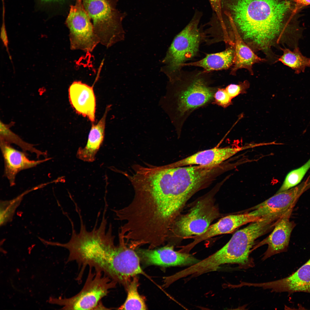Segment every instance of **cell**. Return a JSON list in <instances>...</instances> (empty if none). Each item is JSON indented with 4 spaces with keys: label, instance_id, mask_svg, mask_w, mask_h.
<instances>
[{
    "label": "cell",
    "instance_id": "obj_1",
    "mask_svg": "<svg viewBox=\"0 0 310 310\" xmlns=\"http://www.w3.org/2000/svg\"><path fill=\"white\" fill-rule=\"evenodd\" d=\"M222 17L228 27L237 33L255 53L268 57L273 47L290 46L301 27L294 0H222Z\"/></svg>",
    "mask_w": 310,
    "mask_h": 310
},
{
    "label": "cell",
    "instance_id": "obj_2",
    "mask_svg": "<svg viewBox=\"0 0 310 310\" xmlns=\"http://www.w3.org/2000/svg\"><path fill=\"white\" fill-rule=\"evenodd\" d=\"M114 238L110 235L92 241L71 256L70 261L78 266L76 280L79 282L87 267L100 271L122 284L137 274L140 267L138 255L123 240L116 245Z\"/></svg>",
    "mask_w": 310,
    "mask_h": 310
},
{
    "label": "cell",
    "instance_id": "obj_3",
    "mask_svg": "<svg viewBox=\"0 0 310 310\" xmlns=\"http://www.w3.org/2000/svg\"><path fill=\"white\" fill-rule=\"evenodd\" d=\"M206 72L182 71L178 78L169 82L166 94L160 101L179 135L194 111L214 100L218 88L212 85Z\"/></svg>",
    "mask_w": 310,
    "mask_h": 310
},
{
    "label": "cell",
    "instance_id": "obj_4",
    "mask_svg": "<svg viewBox=\"0 0 310 310\" xmlns=\"http://www.w3.org/2000/svg\"><path fill=\"white\" fill-rule=\"evenodd\" d=\"M211 177L210 170L199 165L149 166L144 175L146 183L162 193L179 214L187 201L210 181Z\"/></svg>",
    "mask_w": 310,
    "mask_h": 310
},
{
    "label": "cell",
    "instance_id": "obj_5",
    "mask_svg": "<svg viewBox=\"0 0 310 310\" xmlns=\"http://www.w3.org/2000/svg\"><path fill=\"white\" fill-rule=\"evenodd\" d=\"M277 219L274 215H268L236 232L224 246L208 257L210 265L215 269L226 264L250 266L249 255L255 240L273 229Z\"/></svg>",
    "mask_w": 310,
    "mask_h": 310
},
{
    "label": "cell",
    "instance_id": "obj_6",
    "mask_svg": "<svg viewBox=\"0 0 310 310\" xmlns=\"http://www.w3.org/2000/svg\"><path fill=\"white\" fill-rule=\"evenodd\" d=\"M202 13L195 11L190 22L174 38L162 62L161 71L167 76L169 82L177 79L186 62L197 54L203 33L199 24Z\"/></svg>",
    "mask_w": 310,
    "mask_h": 310
},
{
    "label": "cell",
    "instance_id": "obj_7",
    "mask_svg": "<svg viewBox=\"0 0 310 310\" xmlns=\"http://www.w3.org/2000/svg\"><path fill=\"white\" fill-rule=\"evenodd\" d=\"M118 0H82L100 43L108 48L124 39L122 21L126 16L116 8Z\"/></svg>",
    "mask_w": 310,
    "mask_h": 310
},
{
    "label": "cell",
    "instance_id": "obj_8",
    "mask_svg": "<svg viewBox=\"0 0 310 310\" xmlns=\"http://www.w3.org/2000/svg\"><path fill=\"white\" fill-rule=\"evenodd\" d=\"M220 215L213 198L207 195L198 200L187 214L178 216L170 228L168 237L180 239L200 235Z\"/></svg>",
    "mask_w": 310,
    "mask_h": 310
},
{
    "label": "cell",
    "instance_id": "obj_9",
    "mask_svg": "<svg viewBox=\"0 0 310 310\" xmlns=\"http://www.w3.org/2000/svg\"><path fill=\"white\" fill-rule=\"evenodd\" d=\"M82 289L75 295L68 298L52 299L51 303L63 306V310H93L115 287L116 282L100 271L89 268Z\"/></svg>",
    "mask_w": 310,
    "mask_h": 310
},
{
    "label": "cell",
    "instance_id": "obj_10",
    "mask_svg": "<svg viewBox=\"0 0 310 310\" xmlns=\"http://www.w3.org/2000/svg\"><path fill=\"white\" fill-rule=\"evenodd\" d=\"M91 21L82 0H76L75 4L71 5L65 22L69 30L71 50L91 52L100 43Z\"/></svg>",
    "mask_w": 310,
    "mask_h": 310
},
{
    "label": "cell",
    "instance_id": "obj_11",
    "mask_svg": "<svg viewBox=\"0 0 310 310\" xmlns=\"http://www.w3.org/2000/svg\"><path fill=\"white\" fill-rule=\"evenodd\" d=\"M310 188V175L301 184L287 190L276 193L264 202L251 208L250 214L263 217L272 214L282 216L293 208L299 197Z\"/></svg>",
    "mask_w": 310,
    "mask_h": 310
},
{
    "label": "cell",
    "instance_id": "obj_12",
    "mask_svg": "<svg viewBox=\"0 0 310 310\" xmlns=\"http://www.w3.org/2000/svg\"><path fill=\"white\" fill-rule=\"evenodd\" d=\"M293 209L288 210L278 219L270 235L254 248L268 245V248L264 254L262 260L287 250L291 233L296 225L294 221L290 220Z\"/></svg>",
    "mask_w": 310,
    "mask_h": 310
},
{
    "label": "cell",
    "instance_id": "obj_13",
    "mask_svg": "<svg viewBox=\"0 0 310 310\" xmlns=\"http://www.w3.org/2000/svg\"><path fill=\"white\" fill-rule=\"evenodd\" d=\"M137 252L147 265L163 267L190 266L200 260L188 253L175 251L172 246H166L155 249H140Z\"/></svg>",
    "mask_w": 310,
    "mask_h": 310
},
{
    "label": "cell",
    "instance_id": "obj_14",
    "mask_svg": "<svg viewBox=\"0 0 310 310\" xmlns=\"http://www.w3.org/2000/svg\"><path fill=\"white\" fill-rule=\"evenodd\" d=\"M0 146L4 162V175L11 186L15 184L16 176L20 172L35 167L51 159L47 158L36 160H30L26 152L15 149L10 144L1 139Z\"/></svg>",
    "mask_w": 310,
    "mask_h": 310
},
{
    "label": "cell",
    "instance_id": "obj_15",
    "mask_svg": "<svg viewBox=\"0 0 310 310\" xmlns=\"http://www.w3.org/2000/svg\"><path fill=\"white\" fill-rule=\"evenodd\" d=\"M256 287L271 289L272 291L310 293V258L296 272L286 277L268 282L255 283Z\"/></svg>",
    "mask_w": 310,
    "mask_h": 310
},
{
    "label": "cell",
    "instance_id": "obj_16",
    "mask_svg": "<svg viewBox=\"0 0 310 310\" xmlns=\"http://www.w3.org/2000/svg\"><path fill=\"white\" fill-rule=\"evenodd\" d=\"M250 148V145L237 148H214L198 152L168 165L172 167L191 165L215 167L239 151Z\"/></svg>",
    "mask_w": 310,
    "mask_h": 310
},
{
    "label": "cell",
    "instance_id": "obj_17",
    "mask_svg": "<svg viewBox=\"0 0 310 310\" xmlns=\"http://www.w3.org/2000/svg\"><path fill=\"white\" fill-rule=\"evenodd\" d=\"M69 102L78 114L95 121L96 100L93 87L80 81L73 82L68 89Z\"/></svg>",
    "mask_w": 310,
    "mask_h": 310
},
{
    "label": "cell",
    "instance_id": "obj_18",
    "mask_svg": "<svg viewBox=\"0 0 310 310\" xmlns=\"http://www.w3.org/2000/svg\"><path fill=\"white\" fill-rule=\"evenodd\" d=\"M263 218L255 217L249 212L227 216L210 226L203 234L193 237L194 241L187 246L191 249L202 241L217 235L230 233L241 226L248 223L260 220Z\"/></svg>",
    "mask_w": 310,
    "mask_h": 310
},
{
    "label": "cell",
    "instance_id": "obj_19",
    "mask_svg": "<svg viewBox=\"0 0 310 310\" xmlns=\"http://www.w3.org/2000/svg\"><path fill=\"white\" fill-rule=\"evenodd\" d=\"M231 40L235 52V61L231 74L235 75L238 70L245 69L253 75L254 73L253 66L255 64L267 61L256 54L236 32H232Z\"/></svg>",
    "mask_w": 310,
    "mask_h": 310
},
{
    "label": "cell",
    "instance_id": "obj_20",
    "mask_svg": "<svg viewBox=\"0 0 310 310\" xmlns=\"http://www.w3.org/2000/svg\"><path fill=\"white\" fill-rule=\"evenodd\" d=\"M110 107L108 106L101 119L95 124L92 125L87 144L84 148L80 147L76 156L84 162H92L96 159V156L104 140L106 116Z\"/></svg>",
    "mask_w": 310,
    "mask_h": 310
},
{
    "label": "cell",
    "instance_id": "obj_21",
    "mask_svg": "<svg viewBox=\"0 0 310 310\" xmlns=\"http://www.w3.org/2000/svg\"><path fill=\"white\" fill-rule=\"evenodd\" d=\"M235 52L233 46H229L221 52L208 54L204 58L193 62L186 63L183 67L191 66L201 67L207 72L227 69L233 65Z\"/></svg>",
    "mask_w": 310,
    "mask_h": 310
},
{
    "label": "cell",
    "instance_id": "obj_22",
    "mask_svg": "<svg viewBox=\"0 0 310 310\" xmlns=\"http://www.w3.org/2000/svg\"><path fill=\"white\" fill-rule=\"evenodd\" d=\"M283 54L278 57L277 62L280 61L284 65L291 68L296 74L305 72V69L310 67V58L304 56L298 46L292 51L285 47H281Z\"/></svg>",
    "mask_w": 310,
    "mask_h": 310
},
{
    "label": "cell",
    "instance_id": "obj_23",
    "mask_svg": "<svg viewBox=\"0 0 310 310\" xmlns=\"http://www.w3.org/2000/svg\"><path fill=\"white\" fill-rule=\"evenodd\" d=\"M13 124L14 123L12 122L9 124H6L0 121V139L10 144H13L17 145L23 151L26 152L28 151L34 153L38 158L41 156L47 158L46 152L38 150L34 147V145L24 141L10 129V128Z\"/></svg>",
    "mask_w": 310,
    "mask_h": 310
},
{
    "label": "cell",
    "instance_id": "obj_24",
    "mask_svg": "<svg viewBox=\"0 0 310 310\" xmlns=\"http://www.w3.org/2000/svg\"><path fill=\"white\" fill-rule=\"evenodd\" d=\"M138 286L137 278L133 277L129 283L127 295L124 303L118 309L146 310L147 307L144 299L138 291Z\"/></svg>",
    "mask_w": 310,
    "mask_h": 310
},
{
    "label": "cell",
    "instance_id": "obj_25",
    "mask_svg": "<svg viewBox=\"0 0 310 310\" xmlns=\"http://www.w3.org/2000/svg\"><path fill=\"white\" fill-rule=\"evenodd\" d=\"M310 168V158L303 166L291 171L286 176L280 189L276 193L282 192L298 185Z\"/></svg>",
    "mask_w": 310,
    "mask_h": 310
},
{
    "label": "cell",
    "instance_id": "obj_26",
    "mask_svg": "<svg viewBox=\"0 0 310 310\" xmlns=\"http://www.w3.org/2000/svg\"><path fill=\"white\" fill-rule=\"evenodd\" d=\"M232 99L225 89L218 88L214 94V101L218 105L225 108L232 104Z\"/></svg>",
    "mask_w": 310,
    "mask_h": 310
},
{
    "label": "cell",
    "instance_id": "obj_27",
    "mask_svg": "<svg viewBox=\"0 0 310 310\" xmlns=\"http://www.w3.org/2000/svg\"><path fill=\"white\" fill-rule=\"evenodd\" d=\"M249 86V82L245 80L238 84H230L225 89L228 94L232 99L241 94L245 93Z\"/></svg>",
    "mask_w": 310,
    "mask_h": 310
},
{
    "label": "cell",
    "instance_id": "obj_28",
    "mask_svg": "<svg viewBox=\"0 0 310 310\" xmlns=\"http://www.w3.org/2000/svg\"><path fill=\"white\" fill-rule=\"evenodd\" d=\"M15 201V200L14 202ZM6 202L7 204L6 206L7 207H5V208L3 207L2 211H1V223L3 224L4 222L7 220L11 216V215L12 214H11L12 212H13V211L14 209L13 208L15 207H13L14 205L15 204H11L12 202V200L11 201V202ZM13 202V203H14Z\"/></svg>",
    "mask_w": 310,
    "mask_h": 310
},
{
    "label": "cell",
    "instance_id": "obj_29",
    "mask_svg": "<svg viewBox=\"0 0 310 310\" xmlns=\"http://www.w3.org/2000/svg\"><path fill=\"white\" fill-rule=\"evenodd\" d=\"M3 23L1 28L0 38L3 42L4 46L6 48L7 53L9 56V59L10 60H11V58L10 56L9 51L8 47V40L4 21V8H3Z\"/></svg>",
    "mask_w": 310,
    "mask_h": 310
},
{
    "label": "cell",
    "instance_id": "obj_30",
    "mask_svg": "<svg viewBox=\"0 0 310 310\" xmlns=\"http://www.w3.org/2000/svg\"><path fill=\"white\" fill-rule=\"evenodd\" d=\"M214 13L217 18L221 20L222 19L221 11V2L222 0H209Z\"/></svg>",
    "mask_w": 310,
    "mask_h": 310
},
{
    "label": "cell",
    "instance_id": "obj_31",
    "mask_svg": "<svg viewBox=\"0 0 310 310\" xmlns=\"http://www.w3.org/2000/svg\"><path fill=\"white\" fill-rule=\"evenodd\" d=\"M297 7L299 9L310 5V0H294Z\"/></svg>",
    "mask_w": 310,
    "mask_h": 310
},
{
    "label": "cell",
    "instance_id": "obj_32",
    "mask_svg": "<svg viewBox=\"0 0 310 310\" xmlns=\"http://www.w3.org/2000/svg\"><path fill=\"white\" fill-rule=\"evenodd\" d=\"M43 3H49L51 2L58 3H64L66 0H39Z\"/></svg>",
    "mask_w": 310,
    "mask_h": 310
},
{
    "label": "cell",
    "instance_id": "obj_33",
    "mask_svg": "<svg viewBox=\"0 0 310 310\" xmlns=\"http://www.w3.org/2000/svg\"><path fill=\"white\" fill-rule=\"evenodd\" d=\"M119 237H123V238H124V237H123V236H122V235H121V234H119ZM127 245H128V244H127ZM130 247H131V246H130ZM132 248H133V247H132ZM144 274V272L143 274ZM129 283H128H128H129Z\"/></svg>",
    "mask_w": 310,
    "mask_h": 310
},
{
    "label": "cell",
    "instance_id": "obj_34",
    "mask_svg": "<svg viewBox=\"0 0 310 310\" xmlns=\"http://www.w3.org/2000/svg\"><path fill=\"white\" fill-rule=\"evenodd\" d=\"M2 1H3H3H4V0H2Z\"/></svg>",
    "mask_w": 310,
    "mask_h": 310
},
{
    "label": "cell",
    "instance_id": "obj_35",
    "mask_svg": "<svg viewBox=\"0 0 310 310\" xmlns=\"http://www.w3.org/2000/svg\"><path fill=\"white\" fill-rule=\"evenodd\" d=\"M122 236H123V235H122Z\"/></svg>",
    "mask_w": 310,
    "mask_h": 310
}]
</instances>
